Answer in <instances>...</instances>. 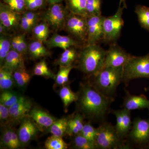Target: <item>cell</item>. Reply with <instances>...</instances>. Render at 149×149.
<instances>
[{
	"label": "cell",
	"instance_id": "bcb514c9",
	"mask_svg": "<svg viewBox=\"0 0 149 149\" xmlns=\"http://www.w3.org/2000/svg\"><path fill=\"white\" fill-rule=\"evenodd\" d=\"M19 35H16L12 38L11 40V49L17 51V44L19 40Z\"/></svg>",
	"mask_w": 149,
	"mask_h": 149
},
{
	"label": "cell",
	"instance_id": "4dcf8cb0",
	"mask_svg": "<svg viewBox=\"0 0 149 149\" xmlns=\"http://www.w3.org/2000/svg\"><path fill=\"white\" fill-rule=\"evenodd\" d=\"M15 82L19 87H23L27 85L31 79V76L25 68L17 70L13 72Z\"/></svg>",
	"mask_w": 149,
	"mask_h": 149
},
{
	"label": "cell",
	"instance_id": "7bdbcfd3",
	"mask_svg": "<svg viewBox=\"0 0 149 149\" xmlns=\"http://www.w3.org/2000/svg\"><path fill=\"white\" fill-rule=\"evenodd\" d=\"M0 119L1 121L5 123L10 121L9 108L2 103H0Z\"/></svg>",
	"mask_w": 149,
	"mask_h": 149
},
{
	"label": "cell",
	"instance_id": "ab89813d",
	"mask_svg": "<svg viewBox=\"0 0 149 149\" xmlns=\"http://www.w3.org/2000/svg\"><path fill=\"white\" fill-rule=\"evenodd\" d=\"M27 10L34 11L42 8L47 2L46 0H24Z\"/></svg>",
	"mask_w": 149,
	"mask_h": 149
},
{
	"label": "cell",
	"instance_id": "5bb4252c",
	"mask_svg": "<svg viewBox=\"0 0 149 149\" xmlns=\"http://www.w3.org/2000/svg\"><path fill=\"white\" fill-rule=\"evenodd\" d=\"M30 118H25L22 121L19 128L17 135L21 145L24 146L32 140L38 131V127Z\"/></svg>",
	"mask_w": 149,
	"mask_h": 149
},
{
	"label": "cell",
	"instance_id": "c3c4849f",
	"mask_svg": "<svg viewBox=\"0 0 149 149\" xmlns=\"http://www.w3.org/2000/svg\"><path fill=\"white\" fill-rule=\"evenodd\" d=\"M46 1L49 4H52L56 3H61L63 0H46Z\"/></svg>",
	"mask_w": 149,
	"mask_h": 149
},
{
	"label": "cell",
	"instance_id": "44dd1931",
	"mask_svg": "<svg viewBox=\"0 0 149 149\" xmlns=\"http://www.w3.org/2000/svg\"><path fill=\"white\" fill-rule=\"evenodd\" d=\"M71 47L65 50L61 54L58 60V64L60 66H68L72 65V63L77 59L79 53L77 52L76 49Z\"/></svg>",
	"mask_w": 149,
	"mask_h": 149
},
{
	"label": "cell",
	"instance_id": "9c48e42d",
	"mask_svg": "<svg viewBox=\"0 0 149 149\" xmlns=\"http://www.w3.org/2000/svg\"><path fill=\"white\" fill-rule=\"evenodd\" d=\"M103 17L102 14L87 17L88 30L86 45H96L101 41H104Z\"/></svg>",
	"mask_w": 149,
	"mask_h": 149
},
{
	"label": "cell",
	"instance_id": "3957f363",
	"mask_svg": "<svg viewBox=\"0 0 149 149\" xmlns=\"http://www.w3.org/2000/svg\"><path fill=\"white\" fill-rule=\"evenodd\" d=\"M123 67H104L94 75L92 85L102 95L113 99L118 85L123 81Z\"/></svg>",
	"mask_w": 149,
	"mask_h": 149
},
{
	"label": "cell",
	"instance_id": "f35d334b",
	"mask_svg": "<svg viewBox=\"0 0 149 149\" xmlns=\"http://www.w3.org/2000/svg\"><path fill=\"white\" fill-rule=\"evenodd\" d=\"M13 130L10 128L5 129L1 137V144L6 148L14 149L13 142Z\"/></svg>",
	"mask_w": 149,
	"mask_h": 149
},
{
	"label": "cell",
	"instance_id": "ac0fdd59",
	"mask_svg": "<svg viewBox=\"0 0 149 149\" xmlns=\"http://www.w3.org/2000/svg\"><path fill=\"white\" fill-rule=\"evenodd\" d=\"M29 117L40 128H49L56 120L47 112L39 109H31Z\"/></svg>",
	"mask_w": 149,
	"mask_h": 149
},
{
	"label": "cell",
	"instance_id": "74e56055",
	"mask_svg": "<svg viewBox=\"0 0 149 149\" xmlns=\"http://www.w3.org/2000/svg\"><path fill=\"white\" fill-rule=\"evenodd\" d=\"M3 2L19 13L21 14L26 9L24 0H3Z\"/></svg>",
	"mask_w": 149,
	"mask_h": 149
},
{
	"label": "cell",
	"instance_id": "8d00e7d4",
	"mask_svg": "<svg viewBox=\"0 0 149 149\" xmlns=\"http://www.w3.org/2000/svg\"><path fill=\"white\" fill-rule=\"evenodd\" d=\"M97 134V128H95L90 123H87L84 124L83 130L80 133V134L86 139L95 144Z\"/></svg>",
	"mask_w": 149,
	"mask_h": 149
},
{
	"label": "cell",
	"instance_id": "8fae6325",
	"mask_svg": "<svg viewBox=\"0 0 149 149\" xmlns=\"http://www.w3.org/2000/svg\"><path fill=\"white\" fill-rule=\"evenodd\" d=\"M128 136L135 143L141 145L149 143V119L136 118Z\"/></svg>",
	"mask_w": 149,
	"mask_h": 149
},
{
	"label": "cell",
	"instance_id": "b9f144b4",
	"mask_svg": "<svg viewBox=\"0 0 149 149\" xmlns=\"http://www.w3.org/2000/svg\"><path fill=\"white\" fill-rule=\"evenodd\" d=\"M112 113L115 116L116 119V125H115L116 129L118 135L120 137L123 125L122 109L113 110Z\"/></svg>",
	"mask_w": 149,
	"mask_h": 149
},
{
	"label": "cell",
	"instance_id": "ffe728a7",
	"mask_svg": "<svg viewBox=\"0 0 149 149\" xmlns=\"http://www.w3.org/2000/svg\"><path fill=\"white\" fill-rule=\"evenodd\" d=\"M43 43L37 40L30 43L28 46V52L33 58H39L50 54Z\"/></svg>",
	"mask_w": 149,
	"mask_h": 149
},
{
	"label": "cell",
	"instance_id": "d6a6232c",
	"mask_svg": "<svg viewBox=\"0 0 149 149\" xmlns=\"http://www.w3.org/2000/svg\"><path fill=\"white\" fill-rule=\"evenodd\" d=\"M73 139V145L76 148L79 149H97L95 144L89 141L81 134L75 135Z\"/></svg>",
	"mask_w": 149,
	"mask_h": 149
},
{
	"label": "cell",
	"instance_id": "2e32d148",
	"mask_svg": "<svg viewBox=\"0 0 149 149\" xmlns=\"http://www.w3.org/2000/svg\"><path fill=\"white\" fill-rule=\"evenodd\" d=\"M45 44L48 48H60L65 50L79 45V43L74 38L67 36L54 34L48 39Z\"/></svg>",
	"mask_w": 149,
	"mask_h": 149
},
{
	"label": "cell",
	"instance_id": "e0dca14e",
	"mask_svg": "<svg viewBox=\"0 0 149 149\" xmlns=\"http://www.w3.org/2000/svg\"><path fill=\"white\" fill-rule=\"evenodd\" d=\"M1 67L5 68L13 72L17 70L24 68V56L17 51L11 49L6 56Z\"/></svg>",
	"mask_w": 149,
	"mask_h": 149
},
{
	"label": "cell",
	"instance_id": "7c38bea8",
	"mask_svg": "<svg viewBox=\"0 0 149 149\" xmlns=\"http://www.w3.org/2000/svg\"><path fill=\"white\" fill-rule=\"evenodd\" d=\"M32 106V103L28 99L20 97L16 103L9 108L10 121L19 123L29 117Z\"/></svg>",
	"mask_w": 149,
	"mask_h": 149
},
{
	"label": "cell",
	"instance_id": "60d3db41",
	"mask_svg": "<svg viewBox=\"0 0 149 149\" xmlns=\"http://www.w3.org/2000/svg\"><path fill=\"white\" fill-rule=\"evenodd\" d=\"M19 37L17 51L22 55L24 56L28 52V46L24 35H20Z\"/></svg>",
	"mask_w": 149,
	"mask_h": 149
},
{
	"label": "cell",
	"instance_id": "d4e9b609",
	"mask_svg": "<svg viewBox=\"0 0 149 149\" xmlns=\"http://www.w3.org/2000/svg\"><path fill=\"white\" fill-rule=\"evenodd\" d=\"M49 27L48 23L44 21L40 24H36L32 29L33 35L36 40L45 43L49 35Z\"/></svg>",
	"mask_w": 149,
	"mask_h": 149
},
{
	"label": "cell",
	"instance_id": "f907efd6",
	"mask_svg": "<svg viewBox=\"0 0 149 149\" xmlns=\"http://www.w3.org/2000/svg\"><path fill=\"white\" fill-rule=\"evenodd\" d=\"M147 91H149V87H148V88H147Z\"/></svg>",
	"mask_w": 149,
	"mask_h": 149
},
{
	"label": "cell",
	"instance_id": "52a82bcc",
	"mask_svg": "<svg viewBox=\"0 0 149 149\" xmlns=\"http://www.w3.org/2000/svg\"><path fill=\"white\" fill-rule=\"evenodd\" d=\"M65 28L77 41L86 45L88 30L86 17L69 12L67 17Z\"/></svg>",
	"mask_w": 149,
	"mask_h": 149
},
{
	"label": "cell",
	"instance_id": "7a4b0ae2",
	"mask_svg": "<svg viewBox=\"0 0 149 149\" xmlns=\"http://www.w3.org/2000/svg\"><path fill=\"white\" fill-rule=\"evenodd\" d=\"M106 53L98 44L86 45L79 52L78 68L85 74L94 76L104 68Z\"/></svg>",
	"mask_w": 149,
	"mask_h": 149
},
{
	"label": "cell",
	"instance_id": "d590c367",
	"mask_svg": "<svg viewBox=\"0 0 149 149\" xmlns=\"http://www.w3.org/2000/svg\"><path fill=\"white\" fill-rule=\"evenodd\" d=\"M74 68L72 65L68 66H60L59 70L56 75L55 80L57 84L60 85L66 84L69 80L70 73Z\"/></svg>",
	"mask_w": 149,
	"mask_h": 149
},
{
	"label": "cell",
	"instance_id": "277c9868",
	"mask_svg": "<svg viewBox=\"0 0 149 149\" xmlns=\"http://www.w3.org/2000/svg\"><path fill=\"white\" fill-rule=\"evenodd\" d=\"M124 139L118 135L115 126L108 123H102L97 128L95 144L97 149H126L130 148Z\"/></svg>",
	"mask_w": 149,
	"mask_h": 149
},
{
	"label": "cell",
	"instance_id": "836d02e7",
	"mask_svg": "<svg viewBox=\"0 0 149 149\" xmlns=\"http://www.w3.org/2000/svg\"><path fill=\"white\" fill-rule=\"evenodd\" d=\"M102 0H88L86 7V17L102 14Z\"/></svg>",
	"mask_w": 149,
	"mask_h": 149
},
{
	"label": "cell",
	"instance_id": "cb8c5ba5",
	"mask_svg": "<svg viewBox=\"0 0 149 149\" xmlns=\"http://www.w3.org/2000/svg\"><path fill=\"white\" fill-rule=\"evenodd\" d=\"M13 72L1 67L0 69V88L2 91H7L12 88L15 83Z\"/></svg>",
	"mask_w": 149,
	"mask_h": 149
},
{
	"label": "cell",
	"instance_id": "d6986e66",
	"mask_svg": "<svg viewBox=\"0 0 149 149\" xmlns=\"http://www.w3.org/2000/svg\"><path fill=\"white\" fill-rule=\"evenodd\" d=\"M84 116L77 113L68 120L67 134L70 136H74L81 133L84 126Z\"/></svg>",
	"mask_w": 149,
	"mask_h": 149
},
{
	"label": "cell",
	"instance_id": "83f0119b",
	"mask_svg": "<svg viewBox=\"0 0 149 149\" xmlns=\"http://www.w3.org/2000/svg\"><path fill=\"white\" fill-rule=\"evenodd\" d=\"M11 37L7 34L1 35L0 37V62L1 66L2 65L4 61L9 52L11 49Z\"/></svg>",
	"mask_w": 149,
	"mask_h": 149
},
{
	"label": "cell",
	"instance_id": "8992f818",
	"mask_svg": "<svg viewBox=\"0 0 149 149\" xmlns=\"http://www.w3.org/2000/svg\"><path fill=\"white\" fill-rule=\"evenodd\" d=\"M124 8L119 5L113 15L104 17L103 27L104 34V41L107 42H115L120 37L123 25V13Z\"/></svg>",
	"mask_w": 149,
	"mask_h": 149
},
{
	"label": "cell",
	"instance_id": "e575fe53",
	"mask_svg": "<svg viewBox=\"0 0 149 149\" xmlns=\"http://www.w3.org/2000/svg\"><path fill=\"white\" fill-rule=\"evenodd\" d=\"M20 97L12 91H4L1 94L0 102L5 106L9 108L18 101Z\"/></svg>",
	"mask_w": 149,
	"mask_h": 149
},
{
	"label": "cell",
	"instance_id": "f1b7e54d",
	"mask_svg": "<svg viewBox=\"0 0 149 149\" xmlns=\"http://www.w3.org/2000/svg\"><path fill=\"white\" fill-rule=\"evenodd\" d=\"M45 147L47 149H66L68 146L62 137L52 135L46 140Z\"/></svg>",
	"mask_w": 149,
	"mask_h": 149
},
{
	"label": "cell",
	"instance_id": "ee69618b",
	"mask_svg": "<svg viewBox=\"0 0 149 149\" xmlns=\"http://www.w3.org/2000/svg\"><path fill=\"white\" fill-rule=\"evenodd\" d=\"M28 19L32 26V29L36 25L38 19V14L33 11L27 10L23 14Z\"/></svg>",
	"mask_w": 149,
	"mask_h": 149
},
{
	"label": "cell",
	"instance_id": "9a60e30c",
	"mask_svg": "<svg viewBox=\"0 0 149 149\" xmlns=\"http://www.w3.org/2000/svg\"><path fill=\"white\" fill-rule=\"evenodd\" d=\"M123 107L130 111L143 109L149 111V100L143 95H135L127 92L123 101Z\"/></svg>",
	"mask_w": 149,
	"mask_h": 149
},
{
	"label": "cell",
	"instance_id": "4316f807",
	"mask_svg": "<svg viewBox=\"0 0 149 149\" xmlns=\"http://www.w3.org/2000/svg\"><path fill=\"white\" fill-rule=\"evenodd\" d=\"M59 96L65 109L73 102L77 101L78 98V94L73 92L67 86H63L61 89Z\"/></svg>",
	"mask_w": 149,
	"mask_h": 149
},
{
	"label": "cell",
	"instance_id": "7dc6e473",
	"mask_svg": "<svg viewBox=\"0 0 149 149\" xmlns=\"http://www.w3.org/2000/svg\"><path fill=\"white\" fill-rule=\"evenodd\" d=\"M8 29L3 24L0 23V34L1 35L7 34Z\"/></svg>",
	"mask_w": 149,
	"mask_h": 149
},
{
	"label": "cell",
	"instance_id": "6da1fadb",
	"mask_svg": "<svg viewBox=\"0 0 149 149\" xmlns=\"http://www.w3.org/2000/svg\"><path fill=\"white\" fill-rule=\"evenodd\" d=\"M78 95V108L82 114L95 120L104 118L113 101L102 95L90 83L82 84Z\"/></svg>",
	"mask_w": 149,
	"mask_h": 149
},
{
	"label": "cell",
	"instance_id": "f546056e",
	"mask_svg": "<svg viewBox=\"0 0 149 149\" xmlns=\"http://www.w3.org/2000/svg\"><path fill=\"white\" fill-rule=\"evenodd\" d=\"M123 115V125L120 137L124 139L128 136L132 126L131 121V111L123 108L122 109Z\"/></svg>",
	"mask_w": 149,
	"mask_h": 149
},
{
	"label": "cell",
	"instance_id": "1f68e13d",
	"mask_svg": "<svg viewBox=\"0 0 149 149\" xmlns=\"http://www.w3.org/2000/svg\"><path fill=\"white\" fill-rule=\"evenodd\" d=\"M33 72L35 75L55 79L56 75L49 69L45 60L41 61L36 64Z\"/></svg>",
	"mask_w": 149,
	"mask_h": 149
},
{
	"label": "cell",
	"instance_id": "4fadbf2b",
	"mask_svg": "<svg viewBox=\"0 0 149 149\" xmlns=\"http://www.w3.org/2000/svg\"><path fill=\"white\" fill-rule=\"evenodd\" d=\"M21 14L12 10L3 2L0 4V23L8 29H15L19 26Z\"/></svg>",
	"mask_w": 149,
	"mask_h": 149
},
{
	"label": "cell",
	"instance_id": "484cf974",
	"mask_svg": "<svg viewBox=\"0 0 149 149\" xmlns=\"http://www.w3.org/2000/svg\"><path fill=\"white\" fill-rule=\"evenodd\" d=\"M68 121V120L65 118L56 120L49 128L51 134L61 137L67 134Z\"/></svg>",
	"mask_w": 149,
	"mask_h": 149
},
{
	"label": "cell",
	"instance_id": "603a6c76",
	"mask_svg": "<svg viewBox=\"0 0 149 149\" xmlns=\"http://www.w3.org/2000/svg\"><path fill=\"white\" fill-rule=\"evenodd\" d=\"M135 12L141 27L149 32V7L145 6H136Z\"/></svg>",
	"mask_w": 149,
	"mask_h": 149
},
{
	"label": "cell",
	"instance_id": "ba28073f",
	"mask_svg": "<svg viewBox=\"0 0 149 149\" xmlns=\"http://www.w3.org/2000/svg\"><path fill=\"white\" fill-rule=\"evenodd\" d=\"M67 9L60 3L50 4L49 7L43 14L42 19L54 30L59 31L65 28Z\"/></svg>",
	"mask_w": 149,
	"mask_h": 149
},
{
	"label": "cell",
	"instance_id": "681fc988",
	"mask_svg": "<svg viewBox=\"0 0 149 149\" xmlns=\"http://www.w3.org/2000/svg\"><path fill=\"white\" fill-rule=\"evenodd\" d=\"M121 4H123V7L124 8H127V5H126L125 0H120L119 5L121 6Z\"/></svg>",
	"mask_w": 149,
	"mask_h": 149
},
{
	"label": "cell",
	"instance_id": "30bf717a",
	"mask_svg": "<svg viewBox=\"0 0 149 149\" xmlns=\"http://www.w3.org/2000/svg\"><path fill=\"white\" fill-rule=\"evenodd\" d=\"M131 56L119 46L113 44L107 50L104 67H123L128 62Z\"/></svg>",
	"mask_w": 149,
	"mask_h": 149
},
{
	"label": "cell",
	"instance_id": "f6af8a7d",
	"mask_svg": "<svg viewBox=\"0 0 149 149\" xmlns=\"http://www.w3.org/2000/svg\"><path fill=\"white\" fill-rule=\"evenodd\" d=\"M19 27L22 30L25 32H29L32 30V28L31 24L26 17L24 15H21L20 19Z\"/></svg>",
	"mask_w": 149,
	"mask_h": 149
},
{
	"label": "cell",
	"instance_id": "5b68a950",
	"mask_svg": "<svg viewBox=\"0 0 149 149\" xmlns=\"http://www.w3.org/2000/svg\"><path fill=\"white\" fill-rule=\"evenodd\" d=\"M138 78L149 79V54L142 56H131L123 66V81Z\"/></svg>",
	"mask_w": 149,
	"mask_h": 149
},
{
	"label": "cell",
	"instance_id": "7402d4cb",
	"mask_svg": "<svg viewBox=\"0 0 149 149\" xmlns=\"http://www.w3.org/2000/svg\"><path fill=\"white\" fill-rule=\"evenodd\" d=\"M88 0H65L66 8L70 13L86 17Z\"/></svg>",
	"mask_w": 149,
	"mask_h": 149
}]
</instances>
